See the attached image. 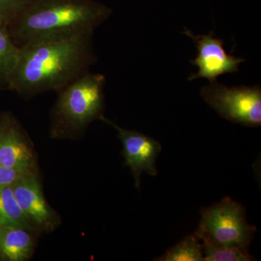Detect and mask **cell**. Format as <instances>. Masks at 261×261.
<instances>
[{
    "label": "cell",
    "instance_id": "6da1fadb",
    "mask_svg": "<svg viewBox=\"0 0 261 261\" xmlns=\"http://www.w3.org/2000/svg\"><path fill=\"white\" fill-rule=\"evenodd\" d=\"M112 10L94 0H31L8 25L17 47L92 37Z\"/></svg>",
    "mask_w": 261,
    "mask_h": 261
},
{
    "label": "cell",
    "instance_id": "7a4b0ae2",
    "mask_svg": "<svg viewBox=\"0 0 261 261\" xmlns=\"http://www.w3.org/2000/svg\"><path fill=\"white\" fill-rule=\"evenodd\" d=\"M96 60L92 36L20 48L9 89L29 97L58 92L89 73Z\"/></svg>",
    "mask_w": 261,
    "mask_h": 261
},
{
    "label": "cell",
    "instance_id": "3957f363",
    "mask_svg": "<svg viewBox=\"0 0 261 261\" xmlns=\"http://www.w3.org/2000/svg\"><path fill=\"white\" fill-rule=\"evenodd\" d=\"M105 84L104 75L89 72L58 91L53 111V132L76 133L94 120H102Z\"/></svg>",
    "mask_w": 261,
    "mask_h": 261
},
{
    "label": "cell",
    "instance_id": "277c9868",
    "mask_svg": "<svg viewBox=\"0 0 261 261\" xmlns=\"http://www.w3.org/2000/svg\"><path fill=\"white\" fill-rule=\"evenodd\" d=\"M195 236L216 245L236 247L248 252L256 228L247 223L245 209L226 197L216 205L203 209Z\"/></svg>",
    "mask_w": 261,
    "mask_h": 261
},
{
    "label": "cell",
    "instance_id": "5b68a950",
    "mask_svg": "<svg viewBox=\"0 0 261 261\" xmlns=\"http://www.w3.org/2000/svg\"><path fill=\"white\" fill-rule=\"evenodd\" d=\"M200 94L225 119L246 126H260V86L228 87L215 82L202 87Z\"/></svg>",
    "mask_w": 261,
    "mask_h": 261
},
{
    "label": "cell",
    "instance_id": "8992f818",
    "mask_svg": "<svg viewBox=\"0 0 261 261\" xmlns=\"http://www.w3.org/2000/svg\"><path fill=\"white\" fill-rule=\"evenodd\" d=\"M193 39L197 44V58L191 61L192 65L198 68V71L188 79H206L214 83L218 77L225 73H233L239 71V65L245 61L243 58L228 55L224 47V41L214 37V33L208 35H194L190 31L184 33Z\"/></svg>",
    "mask_w": 261,
    "mask_h": 261
},
{
    "label": "cell",
    "instance_id": "52a82bcc",
    "mask_svg": "<svg viewBox=\"0 0 261 261\" xmlns=\"http://www.w3.org/2000/svg\"><path fill=\"white\" fill-rule=\"evenodd\" d=\"M102 121L114 127L118 132V138L123 144L125 164L130 168L136 187H140L142 173L156 176V160L161 152L160 142L143 134L117 126L106 117Z\"/></svg>",
    "mask_w": 261,
    "mask_h": 261
},
{
    "label": "cell",
    "instance_id": "ba28073f",
    "mask_svg": "<svg viewBox=\"0 0 261 261\" xmlns=\"http://www.w3.org/2000/svg\"><path fill=\"white\" fill-rule=\"evenodd\" d=\"M11 187L20 208L32 224L43 228L53 226L54 214L44 199L35 173L27 171Z\"/></svg>",
    "mask_w": 261,
    "mask_h": 261
},
{
    "label": "cell",
    "instance_id": "9c48e42d",
    "mask_svg": "<svg viewBox=\"0 0 261 261\" xmlns=\"http://www.w3.org/2000/svg\"><path fill=\"white\" fill-rule=\"evenodd\" d=\"M34 154L25 135L9 114L0 116V163L18 171H32Z\"/></svg>",
    "mask_w": 261,
    "mask_h": 261
},
{
    "label": "cell",
    "instance_id": "30bf717a",
    "mask_svg": "<svg viewBox=\"0 0 261 261\" xmlns=\"http://www.w3.org/2000/svg\"><path fill=\"white\" fill-rule=\"evenodd\" d=\"M29 230L17 226H2L0 231V260H28L34 250V240Z\"/></svg>",
    "mask_w": 261,
    "mask_h": 261
},
{
    "label": "cell",
    "instance_id": "8fae6325",
    "mask_svg": "<svg viewBox=\"0 0 261 261\" xmlns=\"http://www.w3.org/2000/svg\"><path fill=\"white\" fill-rule=\"evenodd\" d=\"M0 225L32 228V224L20 208L11 186L0 187Z\"/></svg>",
    "mask_w": 261,
    "mask_h": 261
},
{
    "label": "cell",
    "instance_id": "7c38bea8",
    "mask_svg": "<svg viewBox=\"0 0 261 261\" xmlns=\"http://www.w3.org/2000/svg\"><path fill=\"white\" fill-rule=\"evenodd\" d=\"M20 48L15 45L8 28L0 23V89H9Z\"/></svg>",
    "mask_w": 261,
    "mask_h": 261
},
{
    "label": "cell",
    "instance_id": "4fadbf2b",
    "mask_svg": "<svg viewBox=\"0 0 261 261\" xmlns=\"http://www.w3.org/2000/svg\"><path fill=\"white\" fill-rule=\"evenodd\" d=\"M198 240L195 235L187 237L156 260L204 261L202 245Z\"/></svg>",
    "mask_w": 261,
    "mask_h": 261
},
{
    "label": "cell",
    "instance_id": "5bb4252c",
    "mask_svg": "<svg viewBox=\"0 0 261 261\" xmlns=\"http://www.w3.org/2000/svg\"><path fill=\"white\" fill-rule=\"evenodd\" d=\"M202 250L205 254L204 261H249L252 257L248 252L236 247L216 245L208 240L202 239Z\"/></svg>",
    "mask_w": 261,
    "mask_h": 261
},
{
    "label": "cell",
    "instance_id": "9a60e30c",
    "mask_svg": "<svg viewBox=\"0 0 261 261\" xmlns=\"http://www.w3.org/2000/svg\"><path fill=\"white\" fill-rule=\"evenodd\" d=\"M31 0H0V23L8 25Z\"/></svg>",
    "mask_w": 261,
    "mask_h": 261
},
{
    "label": "cell",
    "instance_id": "2e32d148",
    "mask_svg": "<svg viewBox=\"0 0 261 261\" xmlns=\"http://www.w3.org/2000/svg\"><path fill=\"white\" fill-rule=\"evenodd\" d=\"M24 173L13 168L6 167L0 163V187L12 186Z\"/></svg>",
    "mask_w": 261,
    "mask_h": 261
},
{
    "label": "cell",
    "instance_id": "e0dca14e",
    "mask_svg": "<svg viewBox=\"0 0 261 261\" xmlns=\"http://www.w3.org/2000/svg\"><path fill=\"white\" fill-rule=\"evenodd\" d=\"M2 226L0 225V231H1Z\"/></svg>",
    "mask_w": 261,
    "mask_h": 261
}]
</instances>
